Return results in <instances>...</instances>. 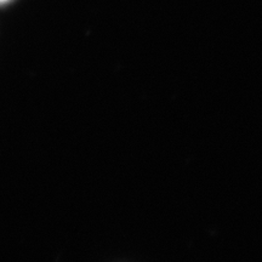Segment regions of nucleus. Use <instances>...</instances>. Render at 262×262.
<instances>
[{
	"label": "nucleus",
	"instance_id": "nucleus-1",
	"mask_svg": "<svg viewBox=\"0 0 262 262\" xmlns=\"http://www.w3.org/2000/svg\"><path fill=\"white\" fill-rule=\"evenodd\" d=\"M5 2H8V0H0V3H5Z\"/></svg>",
	"mask_w": 262,
	"mask_h": 262
}]
</instances>
